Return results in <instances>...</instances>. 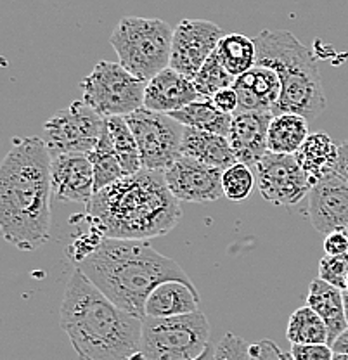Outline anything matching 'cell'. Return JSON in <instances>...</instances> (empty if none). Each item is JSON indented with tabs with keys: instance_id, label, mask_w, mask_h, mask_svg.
Wrapping results in <instances>:
<instances>
[{
	"instance_id": "obj_1",
	"label": "cell",
	"mask_w": 348,
	"mask_h": 360,
	"mask_svg": "<svg viewBox=\"0 0 348 360\" xmlns=\"http://www.w3.org/2000/svg\"><path fill=\"white\" fill-rule=\"evenodd\" d=\"M52 156L42 137H14L0 167V229L9 245L39 250L51 239Z\"/></svg>"
},
{
	"instance_id": "obj_2",
	"label": "cell",
	"mask_w": 348,
	"mask_h": 360,
	"mask_svg": "<svg viewBox=\"0 0 348 360\" xmlns=\"http://www.w3.org/2000/svg\"><path fill=\"white\" fill-rule=\"evenodd\" d=\"M85 206V220L104 238L129 241L165 236L182 217L163 172L144 168L96 193Z\"/></svg>"
},
{
	"instance_id": "obj_3",
	"label": "cell",
	"mask_w": 348,
	"mask_h": 360,
	"mask_svg": "<svg viewBox=\"0 0 348 360\" xmlns=\"http://www.w3.org/2000/svg\"><path fill=\"white\" fill-rule=\"evenodd\" d=\"M59 324L82 360H136L142 319L115 305L82 270L71 274Z\"/></svg>"
},
{
	"instance_id": "obj_4",
	"label": "cell",
	"mask_w": 348,
	"mask_h": 360,
	"mask_svg": "<svg viewBox=\"0 0 348 360\" xmlns=\"http://www.w3.org/2000/svg\"><path fill=\"white\" fill-rule=\"evenodd\" d=\"M77 269L125 312L146 317L149 295L168 281L193 284L184 269L158 253L148 241L104 238L96 251Z\"/></svg>"
},
{
	"instance_id": "obj_5",
	"label": "cell",
	"mask_w": 348,
	"mask_h": 360,
	"mask_svg": "<svg viewBox=\"0 0 348 360\" xmlns=\"http://www.w3.org/2000/svg\"><path fill=\"white\" fill-rule=\"evenodd\" d=\"M257 65L272 68L281 80L279 112L316 120L326 108L317 58L288 30H264L255 37Z\"/></svg>"
},
{
	"instance_id": "obj_6",
	"label": "cell",
	"mask_w": 348,
	"mask_h": 360,
	"mask_svg": "<svg viewBox=\"0 0 348 360\" xmlns=\"http://www.w3.org/2000/svg\"><path fill=\"white\" fill-rule=\"evenodd\" d=\"M174 28L158 18L125 16L110 37L118 63L141 80L149 82L170 68Z\"/></svg>"
},
{
	"instance_id": "obj_7",
	"label": "cell",
	"mask_w": 348,
	"mask_h": 360,
	"mask_svg": "<svg viewBox=\"0 0 348 360\" xmlns=\"http://www.w3.org/2000/svg\"><path fill=\"white\" fill-rule=\"evenodd\" d=\"M210 347V322L203 312L177 317H144L141 355L144 360H198Z\"/></svg>"
},
{
	"instance_id": "obj_8",
	"label": "cell",
	"mask_w": 348,
	"mask_h": 360,
	"mask_svg": "<svg viewBox=\"0 0 348 360\" xmlns=\"http://www.w3.org/2000/svg\"><path fill=\"white\" fill-rule=\"evenodd\" d=\"M146 85L120 63L101 61L82 80V101L104 118H125L144 108Z\"/></svg>"
},
{
	"instance_id": "obj_9",
	"label": "cell",
	"mask_w": 348,
	"mask_h": 360,
	"mask_svg": "<svg viewBox=\"0 0 348 360\" xmlns=\"http://www.w3.org/2000/svg\"><path fill=\"white\" fill-rule=\"evenodd\" d=\"M106 130V118L84 101H75L47 120L42 141L51 156L89 155Z\"/></svg>"
},
{
	"instance_id": "obj_10",
	"label": "cell",
	"mask_w": 348,
	"mask_h": 360,
	"mask_svg": "<svg viewBox=\"0 0 348 360\" xmlns=\"http://www.w3.org/2000/svg\"><path fill=\"white\" fill-rule=\"evenodd\" d=\"M125 120L139 146L144 170L165 172L182 156L186 127L170 115L141 108Z\"/></svg>"
},
{
	"instance_id": "obj_11",
	"label": "cell",
	"mask_w": 348,
	"mask_h": 360,
	"mask_svg": "<svg viewBox=\"0 0 348 360\" xmlns=\"http://www.w3.org/2000/svg\"><path fill=\"white\" fill-rule=\"evenodd\" d=\"M253 172L262 198L274 206L298 205L312 189V182L291 155L267 153Z\"/></svg>"
},
{
	"instance_id": "obj_12",
	"label": "cell",
	"mask_w": 348,
	"mask_h": 360,
	"mask_svg": "<svg viewBox=\"0 0 348 360\" xmlns=\"http://www.w3.org/2000/svg\"><path fill=\"white\" fill-rule=\"evenodd\" d=\"M224 39L222 30L207 20H184L174 28L170 68L193 80Z\"/></svg>"
},
{
	"instance_id": "obj_13",
	"label": "cell",
	"mask_w": 348,
	"mask_h": 360,
	"mask_svg": "<svg viewBox=\"0 0 348 360\" xmlns=\"http://www.w3.org/2000/svg\"><path fill=\"white\" fill-rule=\"evenodd\" d=\"M220 168L181 156L165 174V182L179 201L212 202L224 196Z\"/></svg>"
},
{
	"instance_id": "obj_14",
	"label": "cell",
	"mask_w": 348,
	"mask_h": 360,
	"mask_svg": "<svg viewBox=\"0 0 348 360\" xmlns=\"http://www.w3.org/2000/svg\"><path fill=\"white\" fill-rule=\"evenodd\" d=\"M307 217L314 229L328 236L348 227V184L335 172L312 186Z\"/></svg>"
},
{
	"instance_id": "obj_15",
	"label": "cell",
	"mask_w": 348,
	"mask_h": 360,
	"mask_svg": "<svg viewBox=\"0 0 348 360\" xmlns=\"http://www.w3.org/2000/svg\"><path fill=\"white\" fill-rule=\"evenodd\" d=\"M52 198L87 205L96 194V177L87 155H59L51 161Z\"/></svg>"
},
{
	"instance_id": "obj_16",
	"label": "cell",
	"mask_w": 348,
	"mask_h": 360,
	"mask_svg": "<svg viewBox=\"0 0 348 360\" xmlns=\"http://www.w3.org/2000/svg\"><path fill=\"white\" fill-rule=\"evenodd\" d=\"M274 115L258 111H239L232 118L229 142L239 163L255 168L269 153L267 135Z\"/></svg>"
},
{
	"instance_id": "obj_17",
	"label": "cell",
	"mask_w": 348,
	"mask_h": 360,
	"mask_svg": "<svg viewBox=\"0 0 348 360\" xmlns=\"http://www.w3.org/2000/svg\"><path fill=\"white\" fill-rule=\"evenodd\" d=\"M234 90L239 96V111L278 115L281 80L272 68L255 65L252 70L236 78Z\"/></svg>"
},
{
	"instance_id": "obj_18",
	"label": "cell",
	"mask_w": 348,
	"mask_h": 360,
	"mask_svg": "<svg viewBox=\"0 0 348 360\" xmlns=\"http://www.w3.org/2000/svg\"><path fill=\"white\" fill-rule=\"evenodd\" d=\"M198 99H201V96L194 87L193 80L172 68H167L146 85L144 108L149 111L172 115Z\"/></svg>"
},
{
	"instance_id": "obj_19",
	"label": "cell",
	"mask_w": 348,
	"mask_h": 360,
	"mask_svg": "<svg viewBox=\"0 0 348 360\" xmlns=\"http://www.w3.org/2000/svg\"><path fill=\"white\" fill-rule=\"evenodd\" d=\"M200 292L194 284L168 281L160 284L146 302V317H177L198 312Z\"/></svg>"
},
{
	"instance_id": "obj_20",
	"label": "cell",
	"mask_w": 348,
	"mask_h": 360,
	"mask_svg": "<svg viewBox=\"0 0 348 360\" xmlns=\"http://www.w3.org/2000/svg\"><path fill=\"white\" fill-rule=\"evenodd\" d=\"M307 305L312 310H316L319 317L326 322V326H328L329 347H331L348 329L343 291L317 277V279L310 283L309 295H307Z\"/></svg>"
},
{
	"instance_id": "obj_21",
	"label": "cell",
	"mask_w": 348,
	"mask_h": 360,
	"mask_svg": "<svg viewBox=\"0 0 348 360\" xmlns=\"http://www.w3.org/2000/svg\"><path fill=\"white\" fill-rule=\"evenodd\" d=\"M182 156L193 158L200 163L226 170L231 165L238 163L229 139L224 135L203 132V130L187 129L182 141Z\"/></svg>"
},
{
	"instance_id": "obj_22",
	"label": "cell",
	"mask_w": 348,
	"mask_h": 360,
	"mask_svg": "<svg viewBox=\"0 0 348 360\" xmlns=\"http://www.w3.org/2000/svg\"><path fill=\"white\" fill-rule=\"evenodd\" d=\"M295 158L314 186L333 172L338 158V146H335L328 134H310Z\"/></svg>"
},
{
	"instance_id": "obj_23",
	"label": "cell",
	"mask_w": 348,
	"mask_h": 360,
	"mask_svg": "<svg viewBox=\"0 0 348 360\" xmlns=\"http://www.w3.org/2000/svg\"><path fill=\"white\" fill-rule=\"evenodd\" d=\"M309 120L295 112H279L269 127V153L295 156L309 137Z\"/></svg>"
},
{
	"instance_id": "obj_24",
	"label": "cell",
	"mask_w": 348,
	"mask_h": 360,
	"mask_svg": "<svg viewBox=\"0 0 348 360\" xmlns=\"http://www.w3.org/2000/svg\"><path fill=\"white\" fill-rule=\"evenodd\" d=\"M172 118L177 120L181 125L187 129L203 130V132L224 135L229 139L231 127H232V115L219 111L213 106L212 99H198L191 103L189 106L182 108V110L172 112Z\"/></svg>"
},
{
	"instance_id": "obj_25",
	"label": "cell",
	"mask_w": 348,
	"mask_h": 360,
	"mask_svg": "<svg viewBox=\"0 0 348 360\" xmlns=\"http://www.w3.org/2000/svg\"><path fill=\"white\" fill-rule=\"evenodd\" d=\"M217 54H219L224 68L236 78L257 65L255 40L239 35V33L224 35L217 47Z\"/></svg>"
},
{
	"instance_id": "obj_26",
	"label": "cell",
	"mask_w": 348,
	"mask_h": 360,
	"mask_svg": "<svg viewBox=\"0 0 348 360\" xmlns=\"http://www.w3.org/2000/svg\"><path fill=\"white\" fill-rule=\"evenodd\" d=\"M286 338L291 345H329L328 326L309 305L300 307L290 315Z\"/></svg>"
},
{
	"instance_id": "obj_27",
	"label": "cell",
	"mask_w": 348,
	"mask_h": 360,
	"mask_svg": "<svg viewBox=\"0 0 348 360\" xmlns=\"http://www.w3.org/2000/svg\"><path fill=\"white\" fill-rule=\"evenodd\" d=\"M89 160H91L92 168H94V177H96V193L106 189L111 184L118 182L120 179L127 177L125 172H123L122 163H120L118 156H116L113 141H111V135L104 130L101 135L99 142L94 148L92 153H89Z\"/></svg>"
},
{
	"instance_id": "obj_28",
	"label": "cell",
	"mask_w": 348,
	"mask_h": 360,
	"mask_svg": "<svg viewBox=\"0 0 348 360\" xmlns=\"http://www.w3.org/2000/svg\"><path fill=\"white\" fill-rule=\"evenodd\" d=\"M108 132L111 135L113 141V148L116 156H118L120 163H122L123 172L125 175H134L142 170V161L139 146H137L136 137H134L132 129L127 123L125 118H106Z\"/></svg>"
},
{
	"instance_id": "obj_29",
	"label": "cell",
	"mask_w": 348,
	"mask_h": 360,
	"mask_svg": "<svg viewBox=\"0 0 348 360\" xmlns=\"http://www.w3.org/2000/svg\"><path fill=\"white\" fill-rule=\"evenodd\" d=\"M236 77H232L220 61L217 51L208 58V61L201 66L196 77L193 78V84L196 87L201 99H212L217 92L224 89L234 87Z\"/></svg>"
},
{
	"instance_id": "obj_30",
	"label": "cell",
	"mask_w": 348,
	"mask_h": 360,
	"mask_svg": "<svg viewBox=\"0 0 348 360\" xmlns=\"http://www.w3.org/2000/svg\"><path fill=\"white\" fill-rule=\"evenodd\" d=\"M257 179L252 167L245 163H234L222 172L224 196L231 201H243L250 198Z\"/></svg>"
},
{
	"instance_id": "obj_31",
	"label": "cell",
	"mask_w": 348,
	"mask_h": 360,
	"mask_svg": "<svg viewBox=\"0 0 348 360\" xmlns=\"http://www.w3.org/2000/svg\"><path fill=\"white\" fill-rule=\"evenodd\" d=\"M319 279L345 291L348 279V255H338V257L324 255L323 260L319 262Z\"/></svg>"
},
{
	"instance_id": "obj_32",
	"label": "cell",
	"mask_w": 348,
	"mask_h": 360,
	"mask_svg": "<svg viewBox=\"0 0 348 360\" xmlns=\"http://www.w3.org/2000/svg\"><path fill=\"white\" fill-rule=\"evenodd\" d=\"M104 236L97 231L96 227L89 225V231L84 234L77 236L73 239V243L68 246V257L75 262V265L80 264L82 260H85L87 257H91L94 251L101 246Z\"/></svg>"
},
{
	"instance_id": "obj_33",
	"label": "cell",
	"mask_w": 348,
	"mask_h": 360,
	"mask_svg": "<svg viewBox=\"0 0 348 360\" xmlns=\"http://www.w3.org/2000/svg\"><path fill=\"white\" fill-rule=\"evenodd\" d=\"M215 360H250V345L234 333H227L217 345Z\"/></svg>"
},
{
	"instance_id": "obj_34",
	"label": "cell",
	"mask_w": 348,
	"mask_h": 360,
	"mask_svg": "<svg viewBox=\"0 0 348 360\" xmlns=\"http://www.w3.org/2000/svg\"><path fill=\"white\" fill-rule=\"evenodd\" d=\"M293 360H333L335 350L329 345H293L291 347Z\"/></svg>"
},
{
	"instance_id": "obj_35",
	"label": "cell",
	"mask_w": 348,
	"mask_h": 360,
	"mask_svg": "<svg viewBox=\"0 0 348 360\" xmlns=\"http://www.w3.org/2000/svg\"><path fill=\"white\" fill-rule=\"evenodd\" d=\"M250 360H293V357L281 350L274 341L260 340L250 345Z\"/></svg>"
},
{
	"instance_id": "obj_36",
	"label": "cell",
	"mask_w": 348,
	"mask_h": 360,
	"mask_svg": "<svg viewBox=\"0 0 348 360\" xmlns=\"http://www.w3.org/2000/svg\"><path fill=\"white\" fill-rule=\"evenodd\" d=\"M212 103L217 110L226 112V115L234 116L236 112L239 111V96L234 90V87L224 89L220 90V92H217L215 96L212 97Z\"/></svg>"
},
{
	"instance_id": "obj_37",
	"label": "cell",
	"mask_w": 348,
	"mask_h": 360,
	"mask_svg": "<svg viewBox=\"0 0 348 360\" xmlns=\"http://www.w3.org/2000/svg\"><path fill=\"white\" fill-rule=\"evenodd\" d=\"M324 253L329 255V257L348 255V236L345 234V231H336L326 236Z\"/></svg>"
},
{
	"instance_id": "obj_38",
	"label": "cell",
	"mask_w": 348,
	"mask_h": 360,
	"mask_svg": "<svg viewBox=\"0 0 348 360\" xmlns=\"http://www.w3.org/2000/svg\"><path fill=\"white\" fill-rule=\"evenodd\" d=\"M336 175H340L348 184V141L338 146V158H336L335 168H333Z\"/></svg>"
},
{
	"instance_id": "obj_39",
	"label": "cell",
	"mask_w": 348,
	"mask_h": 360,
	"mask_svg": "<svg viewBox=\"0 0 348 360\" xmlns=\"http://www.w3.org/2000/svg\"><path fill=\"white\" fill-rule=\"evenodd\" d=\"M335 354H348V329L331 345Z\"/></svg>"
},
{
	"instance_id": "obj_40",
	"label": "cell",
	"mask_w": 348,
	"mask_h": 360,
	"mask_svg": "<svg viewBox=\"0 0 348 360\" xmlns=\"http://www.w3.org/2000/svg\"><path fill=\"white\" fill-rule=\"evenodd\" d=\"M136 360H144V357H142V355H139V357H137ZM198 360H215V348L212 347V345H210V347L207 348V352H205L203 355H201L200 359Z\"/></svg>"
},
{
	"instance_id": "obj_41",
	"label": "cell",
	"mask_w": 348,
	"mask_h": 360,
	"mask_svg": "<svg viewBox=\"0 0 348 360\" xmlns=\"http://www.w3.org/2000/svg\"><path fill=\"white\" fill-rule=\"evenodd\" d=\"M343 300H345V315H347V322H348V291H343Z\"/></svg>"
},
{
	"instance_id": "obj_42",
	"label": "cell",
	"mask_w": 348,
	"mask_h": 360,
	"mask_svg": "<svg viewBox=\"0 0 348 360\" xmlns=\"http://www.w3.org/2000/svg\"><path fill=\"white\" fill-rule=\"evenodd\" d=\"M333 360H348V354H335Z\"/></svg>"
},
{
	"instance_id": "obj_43",
	"label": "cell",
	"mask_w": 348,
	"mask_h": 360,
	"mask_svg": "<svg viewBox=\"0 0 348 360\" xmlns=\"http://www.w3.org/2000/svg\"><path fill=\"white\" fill-rule=\"evenodd\" d=\"M345 291H348V279H347V288H345Z\"/></svg>"
},
{
	"instance_id": "obj_44",
	"label": "cell",
	"mask_w": 348,
	"mask_h": 360,
	"mask_svg": "<svg viewBox=\"0 0 348 360\" xmlns=\"http://www.w3.org/2000/svg\"><path fill=\"white\" fill-rule=\"evenodd\" d=\"M345 234H347V236H348V227H347V229H345Z\"/></svg>"
}]
</instances>
